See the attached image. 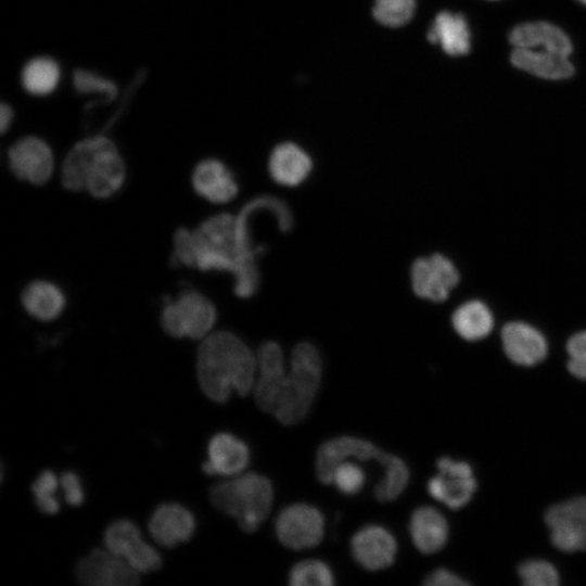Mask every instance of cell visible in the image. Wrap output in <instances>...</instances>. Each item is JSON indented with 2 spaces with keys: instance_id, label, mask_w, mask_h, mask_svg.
Segmentation results:
<instances>
[{
  "instance_id": "cell-1",
  "label": "cell",
  "mask_w": 586,
  "mask_h": 586,
  "mask_svg": "<svg viewBox=\"0 0 586 586\" xmlns=\"http://www.w3.org/2000/svg\"><path fill=\"white\" fill-rule=\"evenodd\" d=\"M262 211L271 213L282 231L292 228L289 206L279 198L263 195L249 202L235 216L220 214L205 220L194 231L178 230L174 239L175 257L201 270L230 272L235 279L237 295L250 297L259 284L256 256L260 250L253 245L249 221Z\"/></svg>"
},
{
  "instance_id": "cell-2",
  "label": "cell",
  "mask_w": 586,
  "mask_h": 586,
  "mask_svg": "<svg viewBox=\"0 0 586 586\" xmlns=\"http://www.w3.org/2000/svg\"><path fill=\"white\" fill-rule=\"evenodd\" d=\"M256 354L237 334L209 333L198 348L196 377L202 392L215 403H226L232 392L246 396L253 391Z\"/></svg>"
},
{
  "instance_id": "cell-3",
  "label": "cell",
  "mask_w": 586,
  "mask_h": 586,
  "mask_svg": "<svg viewBox=\"0 0 586 586\" xmlns=\"http://www.w3.org/2000/svg\"><path fill=\"white\" fill-rule=\"evenodd\" d=\"M62 184L72 191L87 190L100 199L119 190L125 180V165L115 144L103 136L76 143L62 167Z\"/></svg>"
},
{
  "instance_id": "cell-4",
  "label": "cell",
  "mask_w": 586,
  "mask_h": 586,
  "mask_svg": "<svg viewBox=\"0 0 586 586\" xmlns=\"http://www.w3.org/2000/svg\"><path fill=\"white\" fill-rule=\"evenodd\" d=\"M209 500L216 509L233 518L242 531L253 533L270 512L273 487L263 474L241 473L214 484Z\"/></svg>"
},
{
  "instance_id": "cell-5",
  "label": "cell",
  "mask_w": 586,
  "mask_h": 586,
  "mask_svg": "<svg viewBox=\"0 0 586 586\" xmlns=\"http://www.w3.org/2000/svg\"><path fill=\"white\" fill-rule=\"evenodd\" d=\"M322 360L309 342L298 343L291 353L290 368L272 416L284 425H294L308 415L320 387Z\"/></svg>"
},
{
  "instance_id": "cell-6",
  "label": "cell",
  "mask_w": 586,
  "mask_h": 586,
  "mask_svg": "<svg viewBox=\"0 0 586 586\" xmlns=\"http://www.w3.org/2000/svg\"><path fill=\"white\" fill-rule=\"evenodd\" d=\"M217 318L213 303L198 291H182L162 310L164 331L174 337L204 339L209 334Z\"/></svg>"
},
{
  "instance_id": "cell-7",
  "label": "cell",
  "mask_w": 586,
  "mask_h": 586,
  "mask_svg": "<svg viewBox=\"0 0 586 586\" xmlns=\"http://www.w3.org/2000/svg\"><path fill=\"white\" fill-rule=\"evenodd\" d=\"M324 517L313 505L294 502L280 510L275 534L286 548L300 550L319 545L324 535Z\"/></svg>"
},
{
  "instance_id": "cell-8",
  "label": "cell",
  "mask_w": 586,
  "mask_h": 586,
  "mask_svg": "<svg viewBox=\"0 0 586 586\" xmlns=\"http://www.w3.org/2000/svg\"><path fill=\"white\" fill-rule=\"evenodd\" d=\"M104 545L122 557L138 573H150L162 566V556L141 535L139 527L128 519L113 521L104 531Z\"/></svg>"
},
{
  "instance_id": "cell-9",
  "label": "cell",
  "mask_w": 586,
  "mask_h": 586,
  "mask_svg": "<svg viewBox=\"0 0 586 586\" xmlns=\"http://www.w3.org/2000/svg\"><path fill=\"white\" fill-rule=\"evenodd\" d=\"M390 454L380 449L372 442L356 436H337L323 442L315 459V472L322 484H331L336 466L348 459L359 461L377 460L383 466Z\"/></svg>"
},
{
  "instance_id": "cell-10",
  "label": "cell",
  "mask_w": 586,
  "mask_h": 586,
  "mask_svg": "<svg viewBox=\"0 0 586 586\" xmlns=\"http://www.w3.org/2000/svg\"><path fill=\"white\" fill-rule=\"evenodd\" d=\"M139 574L107 548L91 550L75 569L77 581L88 586H135L140 583Z\"/></svg>"
},
{
  "instance_id": "cell-11",
  "label": "cell",
  "mask_w": 586,
  "mask_h": 586,
  "mask_svg": "<svg viewBox=\"0 0 586 586\" xmlns=\"http://www.w3.org/2000/svg\"><path fill=\"white\" fill-rule=\"evenodd\" d=\"M436 466L438 473L426 485L429 494L451 509L467 505L476 488L470 464L442 457Z\"/></svg>"
},
{
  "instance_id": "cell-12",
  "label": "cell",
  "mask_w": 586,
  "mask_h": 586,
  "mask_svg": "<svg viewBox=\"0 0 586 586\" xmlns=\"http://www.w3.org/2000/svg\"><path fill=\"white\" fill-rule=\"evenodd\" d=\"M256 358L254 398L260 410L272 413L288 373L283 351L277 342L268 341L260 345Z\"/></svg>"
},
{
  "instance_id": "cell-13",
  "label": "cell",
  "mask_w": 586,
  "mask_h": 586,
  "mask_svg": "<svg viewBox=\"0 0 586 586\" xmlns=\"http://www.w3.org/2000/svg\"><path fill=\"white\" fill-rule=\"evenodd\" d=\"M411 286L421 298L445 301L459 281L454 264L441 254L416 259L410 269Z\"/></svg>"
},
{
  "instance_id": "cell-14",
  "label": "cell",
  "mask_w": 586,
  "mask_h": 586,
  "mask_svg": "<svg viewBox=\"0 0 586 586\" xmlns=\"http://www.w3.org/2000/svg\"><path fill=\"white\" fill-rule=\"evenodd\" d=\"M351 553L362 569L384 570L393 564L397 555L394 534L381 524H366L351 538Z\"/></svg>"
},
{
  "instance_id": "cell-15",
  "label": "cell",
  "mask_w": 586,
  "mask_h": 586,
  "mask_svg": "<svg viewBox=\"0 0 586 586\" xmlns=\"http://www.w3.org/2000/svg\"><path fill=\"white\" fill-rule=\"evenodd\" d=\"M8 156L12 173L33 184H43L52 174V151L37 137L28 136L20 139L10 148Z\"/></svg>"
},
{
  "instance_id": "cell-16",
  "label": "cell",
  "mask_w": 586,
  "mask_h": 586,
  "mask_svg": "<svg viewBox=\"0 0 586 586\" xmlns=\"http://www.w3.org/2000/svg\"><path fill=\"white\" fill-rule=\"evenodd\" d=\"M149 532L158 545L174 548L190 540L196 528L194 514L178 502H163L149 519Z\"/></svg>"
},
{
  "instance_id": "cell-17",
  "label": "cell",
  "mask_w": 586,
  "mask_h": 586,
  "mask_svg": "<svg viewBox=\"0 0 586 586\" xmlns=\"http://www.w3.org/2000/svg\"><path fill=\"white\" fill-rule=\"evenodd\" d=\"M251 460V451L244 441L229 432L211 437L207 459L202 470L208 475L235 476L243 473Z\"/></svg>"
},
{
  "instance_id": "cell-18",
  "label": "cell",
  "mask_w": 586,
  "mask_h": 586,
  "mask_svg": "<svg viewBox=\"0 0 586 586\" xmlns=\"http://www.w3.org/2000/svg\"><path fill=\"white\" fill-rule=\"evenodd\" d=\"M501 340L507 356L518 365L533 366L543 360L547 353L543 334L523 322L507 323L502 328Z\"/></svg>"
},
{
  "instance_id": "cell-19",
  "label": "cell",
  "mask_w": 586,
  "mask_h": 586,
  "mask_svg": "<svg viewBox=\"0 0 586 586\" xmlns=\"http://www.w3.org/2000/svg\"><path fill=\"white\" fill-rule=\"evenodd\" d=\"M192 186L196 193L212 203H227L238 192L232 173L218 160L200 162L192 174Z\"/></svg>"
},
{
  "instance_id": "cell-20",
  "label": "cell",
  "mask_w": 586,
  "mask_h": 586,
  "mask_svg": "<svg viewBox=\"0 0 586 586\" xmlns=\"http://www.w3.org/2000/svg\"><path fill=\"white\" fill-rule=\"evenodd\" d=\"M408 530L415 547L424 555L441 550L447 542L448 524L433 507L416 508L409 519Z\"/></svg>"
},
{
  "instance_id": "cell-21",
  "label": "cell",
  "mask_w": 586,
  "mask_h": 586,
  "mask_svg": "<svg viewBox=\"0 0 586 586\" xmlns=\"http://www.w3.org/2000/svg\"><path fill=\"white\" fill-rule=\"evenodd\" d=\"M514 48L540 49L569 56L572 43L565 33L548 22L523 23L509 34Z\"/></svg>"
},
{
  "instance_id": "cell-22",
  "label": "cell",
  "mask_w": 586,
  "mask_h": 586,
  "mask_svg": "<svg viewBox=\"0 0 586 586\" xmlns=\"http://www.w3.org/2000/svg\"><path fill=\"white\" fill-rule=\"evenodd\" d=\"M309 155L298 145L284 142L277 145L269 157V174L273 181L285 187L302 183L311 171Z\"/></svg>"
},
{
  "instance_id": "cell-23",
  "label": "cell",
  "mask_w": 586,
  "mask_h": 586,
  "mask_svg": "<svg viewBox=\"0 0 586 586\" xmlns=\"http://www.w3.org/2000/svg\"><path fill=\"white\" fill-rule=\"evenodd\" d=\"M510 60L515 67L545 79H564L574 71L569 56L547 50L514 48Z\"/></svg>"
},
{
  "instance_id": "cell-24",
  "label": "cell",
  "mask_w": 586,
  "mask_h": 586,
  "mask_svg": "<svg viewBox=\"0 0 586 586\" xmlns=\"http://www.w3.org/2000/svg\"><path fill=\"white\" fill-rule=\"evenodd\" d=\"M428 39L440 43L449 55H462L470 50V31L461 14L443 11L436 15Z\"/></svg>"
},
{
  "instance_id": "cell-25",
  "label": "cell",
  "mask_w": 586,
  "mask_h": 586,
  "mask_svg": "<svg viewBox=\"0 0 586 586\" xmlns=\"http://www.w3.org/2000/svg\"><path fill=\"white\" fill-rule=\"evenodd\" d=\"M21 300L25 310L42 321L58 318L65 306V296L61 289L48 281L27 284Z\"/></svg>"
},
{
  "instance_id": "cell-26",
  "label": "cell",
  "mask_w": 586,
  "mask_h": 586,
  "mask_svg": "<svg viewBox=\"0 0 586 586\" xmlns=\"http://www.w3.org/2000/svg\"><path fill=\"white\" fill-rule=\"evenodd\" d=\"M456 332L468 341L485 337L493 328L489 309L480 301H470L459 306L453 315Z\"/></svg>"
},
{
  "instance_id": "cell-27",
  "label": "cell",
  "mask_w": 586,
  "mask_h": 586,
  "mask_svg": "<svg viewBox=\"0 0 586 586\" xmlns=\"http://www.w3.org/2000/svg\"><path fill=\"white\" fill-rule=\"evenodd\" d=\"M60 80L59 65L50 58L29 61L22 72V84L26 91L36 95L52 92Z\"/></svg>"
},
{
  "instance_id": "cell-28",
  "label": "cell",
  "mask_w": 586,
  "mask_h": 586,
  "mask_svg": "<svg viewBox=\"0 0 586 586\" xmlns=\"http://www.w3.org/2000/svg\"><path fill=\"white\" fill-rule=\"evenodd\" d=\"M384 474L381 481L374 486V497L380 502H391L396 500L406 489L409 482V469L406 462L390 454L383 463Z\"/></svg>"
},
{
  "instance_id": "cell-29",
  "label": "cell",
  "mask_w": 586,
  "mask_h": 586,
  "mask_svg": "<svg viewBox=\"0 0 586 586\" xmlns=\"http://www.w3.org/2000/svg\"><path fill=\"white\" fill-rule=\"evenodd\" d=\"M288 577L292 586H331L335 583L330 565L319 559H306L295 563Z\"/></svg>"
},
{
  "instance_id": "cell-30",
  "label": "cell",
  "mask_w": 586,
  "mask_h": 586,
  "mask_svg": "<svg viewBox=\"0 0 586 586\" xmlns=\"http://www.w3.org/2000/svg\"><path fill=\"white\" fill-rule=\"evenodd\" d=\"M551 528L586 523V497H576L550 507L545 514Z\"/></svg>"
},
{
  "instance_id": "cell-31",
  "label": "cell",
  "mask_w": 586,
  "mask_h": 586,
  "mask_svg": "<svg viewBox=\"0 0 586 586\" xmlns=\"http://www.w3.org/2000/svg\"><path fill=\"white\" fill-rule=\"evenodd\" d=\"M60 479L52 470H43L38 474L31 484L35 505L37 509L49 515L56 514L60 510V502L55 496Z\"/></svg>"
},
{
  "instance_id": "cell-32",
  "label": "cell",
  "mask_w": 586,
  "mask_h": 586,
  "mask_svg": "<svg viewBox=\"0 0 586 586\" xmlns=\"http://www.w3.org/2000/svg\"><path fill=\"white\" fill-rule=\"evenodd\" d=\"M415 0H374L373 16L382 25L398 27L410 21Z\"/></svg>"
},
{
  "instance_id": "cell-33",
  "label": "cell",
  "mask_w": 586,
  "mask_h": 586,
  "mask_svg": "<svg viewBox=\"0 0 586 586\" xmlns=\"http://www.w3.org/2000/svg\"><path fill=\"white\" fill-rule=\"evenodd\" d=\"M366 483V473L360 466L351 459L341 462L335 467L331 484L345 496L358 494Z\"/></svg>"
},
{
  "instance_id": "cell-34",
  "label": "cell",
  "mask_w": 586,
  "mask_h": 586,
  "mask_svg": "<svg viewBox=\"0 0 586 586\" xmlns=\"http://www.w3.org/2000/svg\"><path fill=\"white\" fill-rule=\"evenodd\" d=\"M522 583L527 586H556L559 575L552 564L544 560H527L519 568Z\"/></svg>"
},
{
  "instance_id": "cell-35",
  "label": "cell",
  "mask_w": 586,
  "mask_h": 586,
  "mask_svg": "<svg viewBox=\"0 0 586 586\" xmlns=\"http://www.w3.org/2000/svg\"><path fill=\"white\" fill-rule=\"evenodd\" d=\"M550 538L560 550L568 552L586 550V523L551 528Z\"/></svg>"
},
{
  "instance_id": "cell-36",
  "label": "cell",
  "mask_w": 586,
  "mask_h": 586,
  "mask_svg": "<svg viewBox=\"0 0 586 586\" xmlns=\"http://www.w3.org/2000/svg\"><path fill=\"white\" fill-rule=\"evenodd\" d=\"M74 86L81 93L97 92L104 94L107 101L115 99L117 95V88L113 81L84 69L75 71Z\"/></svg>"
},
{
  "instance_id": "cell-37",
  "label": "cell",
  "mask_w": 586,
  "mask_h": 586,
  "mask_svg": "<svg viewBox=\"0 0 586 586\" xmlns=\"http://www.w3.org/2000/svg\"><path fill=\"white\" fill-rule=\"evenodd\" d=\"M568 369L578 379L586 380V331L574 334L566 344Z\"/></svg>"
},
{
  "instance_id": "cell-38",
  "label": "cell",
  "mask_w": 586,
  "mask_h": 586,
  "mask_svg": "<svg viewBox=\"0 0 586 586\" xmlns=\"http://www.w3.org/2000/svg\"><path fill=\"white\" fill-rule=\"evenodd\" d=\"M60 485L68 505L77 507L85 500L84 487L80 477L73 471H65L60 475Z\"/></svg>"
},
{
  "instance_id": "cell-39",
  "label": "cell",
  "mask_w": 586,
  "mask_h": 586,
  "mask_svg": "<svg viewBox=\"0 0 586 586\" xmlns=\"http://www.w3.org/2000/svg\"><path fill=\"white\" fill-rule=\"evenodd\" d=\"M423 584L426 586H466L468 582L447 569H436L429 573Z\"/></svg>"
},
{
  "instance_id": "cell-40",
  "label": "cell",
  "mask_w": 586,
  "mask_h": 586,
  "mask_svg": "<svg viewBox=\"0 0 586 586\" xmlns=\"http://www.w3.org/2000/svg\"><path fill=\"white\" fill-rule=\"evenodd\" d=\"M12 117H13V113H12L11 107L8 104L2 103L1 106H0V129H1V132H4L10 127L11 122H12Z\"/></svg>"
},
{
  "instance_id": "cell-41",
  "label": "cell",
  "mask_w": 586,
  "mask_h": 586,
  "mask_svg": "<svg viewBox=\"0 0 586 586\" xmlns=\"http://www.w3.org/2000/svg\"><path fill=\"white\" fill-rule=\"evenodd\" d=\"M578 1L586 5V0H578Z\"/></svg>"
}]
</instances>
